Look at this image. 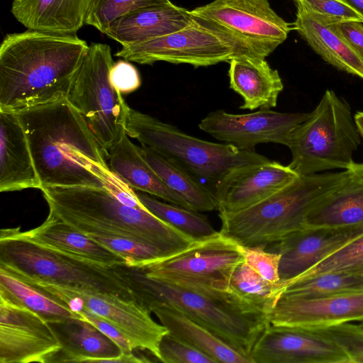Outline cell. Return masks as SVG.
<instances>
[{
	"label": "cell",
	"instance_id": "obj_1",
	"mask_svg": "<svg viewBox=\"0 0 363 363\" xmlns=\"http://www.w3.org/2000/svg\"><path fill=\"white\" fill-rule=\"evenodd\" d=\"M14 113L26 132L42 189L106 187L117 178L89 125L67 98Z\"/></svg>",
	"mask_w": 363,
	"mask_h": 363
},
{
	"label": "cell",
	"instance_id": "obj_2",
	"mask_svg": "<svg viewBox=\"0 0 363 363\" xmlns=\"http://www.w3.org/2000/svg\"><path fill=\"white\" fill-rule=\"evenodd\" d=\"M89 48L75 34L27 30L6 35L0 45V111L66 98Z\"/></svg>",
	"mask_w": 363,
	"mask_h": 363
},
{
	"label": "cell",
	"instance_id": "obj_3",
	"mask_svg": "<svg viewBox=\"0 0 363 363\" xmlns=\"http://www.w3.org/2000/svg\"><path fill=\"white\" fill-rule=\"evenodd\" d=\"M113 268L140 306L147 310L152 303L175 308L211 330L250 361L255 345L270 325L265 313L233 292L204 293L148 277L141 267L123 264Z\"/></svg>",
	"mask_w": 363,
	"mask_h": 363
},
{
	"label": "cell",
	"instance_id": "obj_4",
	"mask_svg": "<svg viewBox=\"0 0 363 363\" xmlns=\"http://www.w3.org/2000/svg\"><path fill=\"white\" fill-rule=\"evenodd\" d=\"M49 211L84 234L128 237L171 256L196 240L144 208L121 202L106 186H54L42 190Z\"/></svg>",
	"mask_w": 363,
	"mask_h": 363
},
{
	"label": "cell",
	"instance_id": "obj_5",
	"mask_svg": "<svg viewBox=\"0 0 363 363\" xmlns=\"http://www.w3.org/2000/svg\"><path fill=\"white\" fill-rule=\"evenodd\" d=\"M347 171L301 175L260 202L245 209L219 212L223 236L240 245L264 246L305 229L315 203L338 185Z\"/></svg>",
	"mask_w": 363,
	"mask_h": 363
},
{
	"label": "cell",
	"instance_id": "obj_6",
	"mask_svg": "<svg viewBox=\"0 0 363 363\" xmlns=\"http://www.w3.org/2000/svg\"><path fill=\"white\" fill-rule=\"evenodd\" d=\"M361 138L348 102L327 89L308 118L289 135V166L300 176L347 169Z\"/></svg>",
	"mask_w": 363,
	"mask_h": 363
},
{
	"label": "cell",
	"instance_id": "obj_7",
	"mask_svg": "<svg viewBox=\"0 0 363 363\" xmlns=\"http://www.w3.org/2000/svg\"><path fill=\"white\" fill-rule=\"evenodd\" d=\"M125 131L141 145L175 162L198 179L215 184L230 169L269 160L255 150L189 135L177 127L129 107Z\"/></svg>",
	"mask_w": 363,
	"mask_h": 363
},
{
	"label": "cell",
	"instance_id": "obj_8",
	"mask_svg": "<svg viewBox=\"0 0 363 363\" xmlns=\"http://www.w3.org/2000/svg\"><path fill=\"white\" fill-rule=\"evenodd\" d=\"M0 267L22 279L88 288L135 301L113 267L37 245L14 235L9 228L0 232Z\"/></svg>",
	"mask_w": 363,
	"mask_h": 363
},
{
	"label": "cell",
	"instance_id": "obj_9",
	"mask_svg": "<svg viewBox=\"0 0 363 363\" xmlns=\"http://www.w3.org/2000/svg\"><path fill=\"white\" fill-rule=\"evenodd\" d=\"M115 55L140 65L163 61L188 64L195 68L228 62L233 58L244 55L263 57L240 37L195 16L179 30L122 46Z\"/></svg>",
	"mask_w": 363,
	"mask_h": 363
},
{
	"label": "cell",
	"instance_id": "obj_10",
	"mask_svg": "<svg viewBox=\"0 0 363 363\" xmlns=\"http://www.w3.org/2000/svg\"><path fill=\"white\" fill-rule=\"evenodd\" d=\"M113 63L108 45L91 43L66 97L89 125L106 158L126 132L130 107L110 81Z\"/></svg>",
	"mask_w": 363,
	"mask_h": 363
},
{
	"label": "cell",
	"instance_id": "obj_11",
	"mask_svg": "<svg viewBox=\"0 0 363 363\" xmlns=\"http://www.w3.org/2000/svg\"><path fill=\"white\" fill-rule=\"evenodd\" d=\"M244 260L238 244L218 232L141 268L148 277L184 288L219 294L232 293L233 274Z\"/></svg>",
	"mask_w": 363,
	"mask_h": 363
},
{
	"label": "cell",
	"instance_id": "obj_12",
	"mask_svg": "<svg viewBox=\"0 0 363 363\" xmlns=\"http://www.w3.org/2000/svg\"><path fill=\"white\" fill-rule=\"evenodd\" d=\"M22 279L63 301L74 313L84 308L104 318L125 337L134 350H147L160 362V344L169 330L156 323L150 312L136 301L88 288Z\"/></svg>",
	"mask_w": 363,
	"mask_h": 363
},
{
	"label": "cell",
	"instance_id": "obj_13",
	"mask_svg": "<svg viewBox=\"0 0 363 363\" xmlns=\"http://www.w3.org/2000/svg\"><path fill=\"white\" fill-rule=\"evenodd\" d=\"M190 12L240 37L264 58L293 29L268 0H214Z\"/></svg>",
	"mask_w": 363,
	"mask_h": 363
},
{
	"label": "cell",
	"instance_id": "obj_14",
	"mask_svg": "<svg viewBox=\"0 0 363 363\" xmlns=\"http://www.w3.org/2000/svg\"><path fill=\"white\" fill-rule=\"evenodd\" d=\"M309 115L310 113H281L264 108L245 114L217 110L201 119L199 128L219 141L240 149L255 150V147L261 143L286 145L291 133Z\"/></svg>",
	"mask_w": 363,
	"mask_h": 363
},
{
	"label": "cell",
	"instance_id": "obj_15",
	"mask_svg": "<svg viewBox=\"0 0 363 363\" xmlns=\"http://www.w3.org/2000/svg\"><path fill=\"white\" fill-rule=\"evenodd\" d=\"M61 349L46 320L0 296L1 363H50Z\"/></svg>",
	"mask_w": 363,
	"mask_h": 363
},
{
	"label": "cell",
	"instance_id": "obj_16",
	"mask_svg": "<svg viewBox=\"0 0 363 363\" xmlns=\"http://www.w3.org/2000/svg\"><path fill=\"white\" fill-rule=\"evenodd\" d=\"M299 176L289 165L269 160L235 167L213 186L217 210L233 213L249 208L285 187Z\"/></svg>",
	"mask_w": 363,
	"mask_h": 363
},
{
	"label": "cell",
	"instance_id": "obj_17",
	"mask_svg": "<svg viewBox=\"0 0 363 363\" xmlns=\"http://www.w3.org/2000/svg\"><path fill=\"white\" fill-rule=\"evenodd\" d=\"M252 363H350L335 342L307 329L271 324L252 350Z\"/></svg>",
	"mask_w": 363,
	"mask_h": 363
},
{
	"label": "cell",
	"instance_id": "obj_18",
	"mask_svg": "<svg viewBox=\"0 0 363 363\" xmlns=\"http://www.w3.org/2000/svg\"><path fill=\"white\" fill-rule=\"evenodd\" d=\"M274 326L314 330L363 320V293L312 298L280 297L267 314Z\"/></svg>",
	"mask_w": 363,
	"mask_h": 363
},
{
	"label": "cell",
	"instance_id": "obj_19",
	"mask_svg": "<svg viewBox=\"0 0 363 363\" xmlns=\"http://www.w3.org/2000/svg\"><path fill=\"white\" fill-rule=\"evenodd\" d=\"M363 234V230L304 229L265 250L281 255L280 282L289 281Z\"/></svg>",
	"mask_w": 363,
	"mask_h": 363
},
{
	"label": "cell",
	"instance_id": "obj_20",
	"mask_svg": "<svg viewBox=\"0 0 363 363\" xmlns=\"http://www.w3.org/2000/svg\"><path fill=\"white\" fill-rule=\"evenodd\" d=\"M346 171L345 179L311 207L305 229L363 230V163L354 162Z\"/></svg>",
	"mask_w": 363,
	"mask_h": 363
},
{
	"label": "cell",
	"instance_id": "obj_21",
	"mask_svg": "<svg viewBox=\"0 0 363 363\" xmlns=\"http://www.w3.org/2000/svg\"><path fill=\"white\" fill-rule=\"evenodd\" d=\"M14 235L37 245L108 267L127 264L125 258L106 248L49 211L38 227L21 232L9 228Z\"/></svg>",
	"mask_w": 363,
	"mask_h": 363
},
{
	"label": "cell",
	"instance_id": "obj_22",
	"mask_svg": "<svg viewBox=\"0 0 363 363\" xmlns=\"http://www.w3.org/2000/svg\"><path fill=\"white\" fill-rule=\"evenodd\" d=\"M42 189L26 132L16 113L0 111V191Z\"/></svg>",
	"mask_w": 363,
	"mask_h": 363
},
{
	"label": "cell",
	"instance_id": "obj_23",
	"mask_svg": "<svg viewBox=\"0 0 363 363\" xmlns=\"http://www.w3.org/2000/svg\"><path fill=\"white\" fill-rule=\"evenodd\" d=\"M192 18L190 11L170 2L129 13L111 23L104 34L126 46L179 30Z\"/></svg>",
	"mask_w": 363,
	"mask_h": 363
},
{
	"label": "cell",
	"instance_id": "obj_24",
	"mask_svg": "<svg viewBox=\"0 0 363 363\" xmlns=\"http://www.w3.org/2000/svg\"><path fill=\"white\" fill-rule=\"evenodd\" d=\"M229 87L243 99L241 109L275 108L284 89L277 69H272L265 58L244 55L229 62Z\"/></svg>",
	"mask_w": 363,
	"mask_h": 363
},
{
	"label": "cell",
	"instance_id": "obj_25",
	"mask_svg": "<svg viewBox=\"0 0 363 363\" xmlns=\"http://www.w3.org/2000/svg\"><path fill=\"white\" fill-rule=\"evenodd\" d=\"M93 0H13L11 13L28 30L74 35Z\"/></svg>",
	"mask_w": 363,
	"mask_h": 363
},
{
	"label": "cell",
	"instance_id": "obj_26",
	"mask_svg": "<svg viewBox=\"0 0 363 363\" xmlns=\"http://www.w3.org/2000/svg\"><path fill=\"white\" fill-rule=\"evenodd\" d=\"M49 323L62 347L52 362H108L123 354L116 343L84 319Z\"/></svg>",
	"mask_w": 363,
	"mask_h": 363
},
{
	"label": "cell",
	"instance_id": "obj_27",
	"mask_svg": "<svg viewBox=\"0 0 363 363\" xmlns=\"http://www.w3.org/2000/svg\"><path fill=\"white\" fill-rule=\"evenodd\" d=\"M292 26L325 62L363 79V57L328 20L296 8Z\"/></svg>",
	"mask_w": 363,
	"mask_h": 363
},
{
	"label": "cell",
	"instance_id": "obj_28",
	"mask_svg": "<svg viewBox=\"0 0 363 363\" xmlns=\"http://www.w3.org/2000/svg\"><path fill=\"white\" fill-rule=\"evenodd\" d=\"M111 172L134 191L188 208L186 203L171 190L142 156L125 132L107 155ZM189 209V208H188Z\"/></svg>",
	"mask_w": 363,
	"mask_h": 363
},
{
	"label": "cell",
	"instance_id": "obj_29",
	"mask_svg": "<svg viewBox=\"0 0 363 363\" xmlns=\"http://www.w3.org/2000/svg\"><path fill=\"white\" fill-rule=\"evenodd\" d=\"M147 310L156 315L170 335L208 354L216 363H251L250 359L216 334L175 308L152 303Z\"/></svg>",
	"mask_w": 363,
	"mask_h": 363
},
{
	"label": "cell",
	"instance_id": "obj_30",
	"mask_svg": "<svg viewBox=\"0 0 363 363\" xmlns=\"http://www.w3.org/2000/svg\"><path fill=\"white\" fill-rule=\"evenodd\" d=\"M140 152L165 184L175 192L190 210L208 212L217 210V202L212 189L186 169L154 150L144 145Z\"/></svg>",
	"mask_w": 363,
	"mask_h": 363
},
{
	"label": "cell",
	"instance_id": "obj_31",
	"mask_svg": "<svg viewBox=\"0 0 363 363\" xmlns=\"http://www.w3.org/2000/svg\"><path fill=\"white\" fill-rule=\"evenodd\" d=\"M0 296L36 313L48 323L79 318L63 301L1 267Z\"/></svg>",
	"mask_w": 363,
	"mask_h": 363
},
{
	"label": "cell",
	"instance_id": "obj_32",
	"mask_svg": "<svg viewBox=\"0 0 363 363\" xmlns=\"http://www.w3.org/2000/svg\"><path fill=\"white\" fill-rule=\"evenodd\" d=\"M363 293V276L328 272L312 277L279 283V298H312Z\"/></svg>",
	"mask_w": 363,
	"mask_h": 363
},
{
	"label": "cell",
	"instance_id": "obj_33",
	"mask_svg": "<svg viewBox=\"0 0 363 363\" xmlns=\"http://www.w3.org/2000/svg\"><path fill=\"white\" fill-rule=\"evenodd\" d=\"M135 191L138 200L147 211L195 240H204L218 233L208 218L200 212L161 201L142 191Z\"/></svg>",
	"mask_w": 363,
	"mask_h": 363
},
{
	"label": "cell",
	"instance_id": "obj_34",
	"mask_svg": "<svg viewBox=\"0 0 363 363\" xmlns=\"http://www.w3.org/2000/svg\"><path fill=\"white\" fill-rule=\"evenodd\" d=\"M230 287L240 298L267 315L279 298V285L265 280L245 260L235 269Z\"/></svg>",
	"mask_w": 363,
	"mask_h": 363
},
{
	"label": "cell",
	"instance_id": "obj_35",
	"mask_svg": "<svg viewBox=\"0 0 363 363\" xmlns=\"http://www.w3.org/2000/svg\"><path fill=\"white\" fill-rule=\"evenodd\" d=\"M328 272H345L363 276V234L330 255L299 276L281 284Z\"/></svg>",
	"mask_w": 363,
	"mask_h": 363
},
{
	"label": "cell",
	"instance_id": "obj_36",
	"mask_svg": "<svg viewBox=\"0 0 363 363\" xmlns=\"http://www.w3.org/2000/svg\"><path fill=\"white\" fill-rule=\"evenodd\" d=\"M85 235L122 256L129 266L143 267L169 257L159 248L137 239L102 233Z\"/></svg>",
	"mask_w": 363,
	"mask_h": 363
},
{
	"label": "cell",
	"instance_id": "obj_37",
	"mask_svg": "<svg viewBox=\"0 0 363 363\" xmlns=\"http://www.w3.org/2000/svg\"><path fill=\"white\" fill-rule=\"evenodd\" d=\"M170 2L169 0H93L85 25L91 26L104 33L111 23L129 13Z\"/></svg>",
	"mask_w": 363,
	"mask_h": 363
},
{
	"label": "cell",
	"instance_id": "obj_38",
	"mask_svg": "<svg viewBox=\"0 0 363 363\" xmlns=\"http://www.w3.org/2000/svg\"><path fill=\"white\" fill-rule=\"evenodd\" d=\"M311 330L335 342L346 353L350 363H363V327L358 323L347 322Z\"/></svg>",
	"mask_w": 363,
	"mask_h": 363
},
{
	"label": "cell",
	"instance_id": "obj_39",
	"mask_svg": "<svg viewBox=\"0 0 363 363\" xmlns=\"http://www.w3.org/2000/svg\"><path fill=\"white\" fill-rule=\"evenodd\" d=\"M296 7L332 23L342 21L363 23V16L344 0H294Z\"/></svg>",
	"mask_w": 363,
	"mask_h": 363
},
{
	"label": "cell",
	"instance_id": "obj_40",
	"mask_svg": "<svg viewBox=\"0 0 363 363\" xmlns=\"http://www.w3.org/2000/svg\"><path fill=\"white\" fill-rule=\"evenodd\" d=\"M160 362L164 363H216L208 354L169 333L160 344Z\"/></svg>",
	"mask_w": 363,
	"mask_h": 363
},
{
	"label": "cell",
	"instance_id": "obj_41",
	"mask_svg": "<svg viewBox=\"0 0 363 363\" xmlns=\"http://www.w3.org/2000/svg\"><path fill=\"white\" fill-rule=\"evenodd\" d=\"M245 262L262 278L274 285L281 281L279 267L281 255L265 250L264 246H243L238 245Z\"/></svg>",
	"mask_w": 363,
	"mask_h": 363
},
{
	"label": "cell",
	"instance_id": "obj_42",
	"mask_svg": "<svg viewBox=\"0 0 363 363\" xmlns=\"http://www.w3.org/2000/svg\"><path fill=\"white\" fill-rule=\"evenodd\" d=\"M110 81L113 87L122 95L135 91L141 85L138 70L125 60H120L113 63L110 71Z\"/></svg>",
	"mask_w": 363,
	"mask_h": 363
},
{
	"label": "cell",
	"instance_id": "obj_43",
	"mask_svg": "<svg viewBox=\"0 0 363 363\" xmlns=\"http://www.w3.org/2000/svg\"><path fill=\"white\" fill-rule=\"evenodd\" d=\"M75 313L77 314L80 318L94 325L100 331L116 343L123 354H133L134 349L129 341L113 325L110 323L106 319L84 308L77 311Z\"/></svg>",
	"mask_w": 363,
	"mask_h": 363
},
{
	"label": "cell",
	"instance_id": "obj_44",
	"mask_svg": "<svg viewBox=\"0 0 363 363\" xmlns=\"http://www.w3.org/2000/svg\"><path fill=\"white\" fill-rule=\"evenodd\" d=\"M331 24L348 44L363 57V23L342 21Z\"/></svg>",
	"mask_w": 363,
	"mask_h": 363
},
{
	"label": "cell",
	"instance_id": "obj_45",
	"mask_svg": "<svg viewBox=\"0 0 363 363\" xmlns=\"http://www.w3.org/2000/svg\"><path fill=\"white\" fill-rule=\"evenodd\" d=\"M354 118L359 135L363 139V111L357 112L354 114Z\"/></svg>",
	"mask_w": 363,
	"mask_h": 363
},
{
	"label": "cell",
	"instance_id": "obj_46",
	"mask_svg": "<svg viewBox=\"0 0 363 363\" xmlns=\"http://www.w3.org/2000/svg\"><path fill=\"white\" fill-rule=\"evenodd\" d=\"M363 16V0H344Z\"/></svg>",
	"mask_w": 363,
	"mask_h": 363
},
{
	"label": "cell",
	"instance_id": "obj_47",
	"mask_svg": "<svg viewBox=\"0 0 363 363\" xmlns=\"http://www.w3.org/2000/svg\"><path fill=\"white\" fill-rule=\"evenodd\" d=\"M358 323L363 327V320L358 322Z\"/></svg>",
	"mask_w": 363,
	"mask_h": 363
}]
</instances>
